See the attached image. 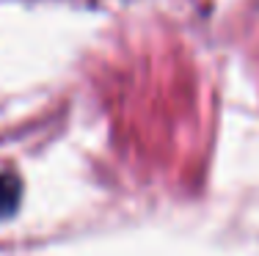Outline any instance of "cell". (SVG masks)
Segmentation results:
<instances>
[{
    "instance_id": "1",
    "label": "cell",
    "mask_w": 259,
    "mask_h": 256,
    "mask_svg": "<svg viewBox=\"0 0 259 256\" xmlns=\"http://www.w3.org/2000/svg\"><path fill=\"white\" fill-rule=\"evenodd\" d=\"M20 198H22V179L17 174L3 171L0 174V221L14 215L17 207H20Z\"/></svg>"
}]
</instances>
